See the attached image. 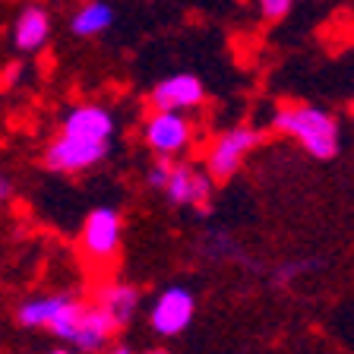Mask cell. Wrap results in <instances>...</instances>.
<instances>
[{"instance_id": "1", "label": "cell", "mask_w": 354, "mask_h": 354, "mask_svg": "<svg viewBox=\"0 0 354 354\" xmlns=\"http://www.w3.org/2000/svg\"><path fill=\"white\" fill-rule=\"evenodd\" d=\"M272 130L301 142L304 152L317 162H329L342 149L339 118L319 104H279L272 111Z\"/></svg>"}, {"instance_id": "2", "label": "cell", "mask_w": 354, "mask_h": 354, "mask_svg": "<svg viewBox=\"0 0 354 354\" xmlns=\"http://www.w3.org/2000/svg\"><path fill=\"white\" fill-rule=\"evenodd\" d=\"M111 155V142L86 140V136H73V133H60L48 142L41 162L54 174H86V171L98 168Z\"/></svg>"}, {"instance_id": "3", "label": "cell", "mask_w": 354, "mask_h": 354, "mask_svg": "<svg viewBox=\"0 0 354 354\" xmlns=\"http://www.w3.org/2000/svg\"><path fill=\"white\" fill-rule=\"evenodd\" d=\"M259 142H263V130L253 124H234L221 133L206 155V171L215 177V184H228Z\"/></svg>"}, {"instance_id": "4", "label": "cell", "mask_w": 354, "mask_h": 354, "mask_svg": "<svg viewBox=\"0 0 354 354\" xmlns=\"http://www.w3.org/2000/svg\"><path fill=\"white\" fill-rule=\"evenodd\" d=\"M120 241H124V215L114 206H98L86 215L80 243L92 263H111L120 253Z\"/></svg>"}, {"instance_id": "5", "label": "cell", "mask_w": 354, "mask_h": 354, "mask_svg": "<svg viewBox=\"0 0 354 354\" xmlns=\"http://www.w3.org/2000/svg\"><path fill=\"white\" fill-rule=\"evenodd\" d=\"M142 140L155 155L177 158L193 142V120L187 111H152L142 124Z\"/></svg>"}, {"instance_id": "6", "label": "cell", "mask_w": 354, "mask_h": 354, "mask_svg": "<svg viewBox=\"0 0 354 354\" xmlns=\"http://www.w3.org/2000/svg\"><path fill=\"white\" fill-rule=\"evenodd\" d=\"M193 317H196V295L184 285H171L152 301L149 326H152L155 335L171 339V335H180V332L190 329Z\"/></svg>"}, {"instance_id": "7", "label": "cell", "mask_w": 354, "mask_h": 354, "mask_svg": "<svg viewBox=\"0 0 354 354\" xmlns=\"http://www.w3.org/2000/svg\"><path fill=\"white\" fill-rule=\"evenodd\" d=\"M165 199L171 206H196L206 212L215 193V177L206 168H193L187 162H174L168 184H165Z\"/></svg>"}, {"instance_id": "8", "label": "cell", "mask_w": 354, "mask_h": 354, "mask_svg": "<svg viewBox=\"0 0 354 354\" xmlns=\"http://www.w3.org/2000/svg\"><path fill=\"white\" fill-rule=\"evenodd\" d=\"M206 102V86L196 73H171L158 80L146 95L152 111H193Z\"/></svg>"}, {"instance_id": "9", "label": "cell", "mask_w": 354, "mask_h": 354, "mask_svg": "<svg viewBox=\"0 0 354 354\" xmlns=\"http://www.w3.org/2000/svg\"><path fill=\"white\" fill-rule=\"evenodd\" d=\"M51 32H54L51 10L44 7V3H38V0H29L16 13L10 38H13V48L19 54H38L44 44L51 41Z\"/></svg>"}, {"instance_id": "10", "label": "cell", "mask_w": 354, "mask_h": 354, "mask_svg": "<svg viewBox=\"0 0 354 354\" xmlns=\"http://www.w3.org/2000/svg\"><path fill=\"white\" fill-rule=\"evenodd\" d=\"M60 133H73V136H86V140L111 142L118 133V120L111 114V108L98 102H82L64 114L60 120Z\"/></svg>"}, {"instance_id": "11", "label": "cell", "mask_w": 354, "mask_h": 354, "mask_svg": "<svg viewBox=\"0 0 354 354\" xmlns=\"http://www.w3.org/2000/svg\"><path fill=\"white\" fill-rule=\"evenodd\" d=\"M124 326L118 319L111 317L108 310L102 304H86V313H82V323H80V332L73 339V348L82 354H102L108 348V342L118 335Z\"/></svg>"}, {"instance_id": "12", "label": "cell", "mask_w": 354, "mask_h": 354, "mask_svg": "<svg viewBox=\"0 0 354 354\" xmlns=\"http://www.w3.org/2000/svg\"><path fill=\"white\" fill-rule=\"evenodd\" d=\"M118 22V10L111 0H80L66 19V29L73 38H102Z\"/></svg>"}, {"instance_id": "13", "label": "cell", "mask_w": 354, "mask_h": 354, "mask_svg": "<svg viewBox=\"0 0 354 354\" xmlns=\"http://www.w3.org/2000/svg\"><path fill=\"white\" fill-rule=\"evenodd\" d=\"M70 295H38L29 297L16 307V323L22 329H51V323L60 317V310L66 307Z\"/></svg>"}, {"instance_id": "14", "label": "cell", "mask_w": 354, "mask_h": 354, "mask_svg": "<svg viewBox=\"0 0 354 354\" xmlns=\"http://www.w3.org/2000/svg\"><path fill=\"white\" fill-rule=\"evenodd\" d=\"M140 288L136 285H127V281H111L98 291V304L108 310L111 317L118 319L120 326H127L133 317H136V310H140Z\"/></svg>"}, {"instance_id": "15", "label": "cell", "mask_w": 354, "mask_h": 354, "mask_svg": "<svg viewBox=\"0 0 354 354\" xmlns=\"http://www.w3.org/2000/svg\"><path fill=\"white\" fill-rule=\"evenodd\" d=\"M82 313H86V304L80 301V297H70L66 301V307L60 310V317L51 323V335L60 342H73L76 332H80V323H82Z\"/></svg>"}, {"instance_id": "16", "label": "cell", "mask_w": 354, "mask_h": 354, "mask_svg": "<svg viewBox=\"0 0 354 354\" xmlns=\"http://www.w3.org/2000/svg\"><path fill=\"white\" fill-rule=\"evenodd\" d=\"M295 10V0H257V13L263 22H281L288 13Z\"/></svg>"}, {"instance_id": "17", "label": "cell", "mask_w": 354, "mask_h": 354, "mask_svg": "<svg viewBox=\"0 0 354 354\" xmlns=\"http://www.w3.org/2000/svg\"><path fill=\"white\" fill-rule=\"evenodd\" d=\"M171 171H174V158H168V155H158V158L149 165V171H146V184L152 187V190H165Z\"/></svg>"}, {"instance_id": "18", "label": "cell", "mask_w": 354, "mask_h": 354, "mask_svg": "<svg viewBox=\"0 0 354 354\" xmlns=\"http://www.w3.org/2000/svg\"><path fill=\"white\" fill-rule=\"evenodd\" d=\"M310 266H313V263H301V259H291V263H281L279 269H275V275H272V279H275V285H279V288L295 285V281L301 279L304 272H307Z\"/></svg>"}, {"instance_id": "19", "label": "cell", "mask_w": 354, "mask_h": 354, "mask_svg": "<svg viewBox=\"0 0 354 354\" xmlns=\"http://www.w3.org/2000/svg\"><path fill=\"white\" fill-rule=\"evenodd\" d=\"M10 193H13V184H10V177H7V174H0V209L7 206Z\"/></svg>"}, {"instance_id": "20", "label": "cell", "mask_w": 354, "mask_h": 354, "mask_svg": "<svg viewBox=\"0 0 354 354\" xmlns=\"http://www.w3.org/2000/svg\"><path fill=\"white\" fill-rule=\"evenodd\" d=\"M48 354H82V351H73V348H54V351H48Z\"/></svg>"}, {"instance_id": "21", "label": "cell", "mask_w": 354, "mask_h": 354, "mask_svg": "<svg viewBox=\"0 0 354 354\" xmlns=\"http://www.w3.org/2000/svg\"><path fill=\"white\" fill-rule=\"evenodd\" d=\"M104 354H133L130 348H111V351H104Z\"/></svg>"}, {"instance_id": "22", "label": "cell", "mask_w": 354, "mask_h": 354, "mask_svg": "<svg viewBox=\"0 0 354 354\" xmlns=\"http://www.w3.org/2000/svg\"><path fill=\"white\" fill-rule=\"evenodd\" d=\"M149 354H168V351H162V348H158V351H149Z\"/></svg>"}, {"instance_id": "23", "label": "cell", "mask_w": 354, "mask_h": 354, "mask_svg": "<svg viewBox=\"0 0 354 354\" xmlns=\"http://www.w3.org/2000/svg\"><path fill=\"white\" fill-rule=\"evenodd\" d=\"M351 114H354V98H351Z\"/></svg>"}]
</instances>
